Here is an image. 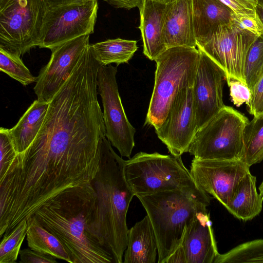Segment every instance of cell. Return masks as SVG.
Masks as SVG:
<instances>
[{"label":"cell","mask_w":263,"mask_h":263,"mask_svg":"<svg viewBox=\"0 0 263 263\" xmlns=\"http://www.w3.org/2000/svg\"><path fill=\"white\" fill-rule=\"evenodd\" d=\"M243 143L241 161L250 167L263 160V115L249 121L244 130Z\"/></svg>","instance_id":"cell-24"},{"label":"cell","mask_w":263,"mask_h":263,"mask_svg":"<svg viewBox=\"0 0 263 263\" xmlns=\"http://www.w3.org/2000/svg\"><path fill=\"white\" fill-rule=\"evenodd\" d=\"M147 213L158 244V263H165L181 245L196 215L207 209L211 196L198 187L137 197Z\"/></svg>","instance_id":"cell-3"},{"label":"cell","mask_w":263,"mask_h":263,"mask_svg":"<svg viewBox=\"0 0 263 263\" xmlns=\"http://www.w3.org/2000/svg\"><path fill=\"white\" fill-rule=\"evenodd\" d=\"M165 263H186L185 254L182 245L169 256Z\"/></svg>","instance_id":"cell-36"},{"label":"cell","mask_w":263,"mask_h":263,"mask_svg":"<svg viewBox=\"0 0 263 263\" xmlns=\"http://www.w3.org/2000/svg\"><path fill=\"white\" fill-rule=\"evenodd\" d=\"M181 245L186 263H214L219 252L207 209L196 215L186 229Z\"/></svg>","instance_id":"cell-15"},{"label":"cell","mask_w":263,"mask_h":263,"mask_svg":"<svg viewBox=\"0 0 263 263\" xmlns=\"http://www.w3.org/2000/svg\"><path fill=\"white\" fill-rule=\"evenodd\" d=\"M155 1H158V2H163V3H168L173 0H155Z\"/></svg>","instance_id":"cell-40"},{"label":"cell","mask_w":263,"mask_h":263,"mask_svg":"<svg viewBox=\"0 0 263 263\" xmlns=\"http://www.w3.org/2000/svg\"><path fill=\"white\" fill-rule=\"evenodd\" d=\"M232 18L242 28L257 36H263V23L257 14L255 16L237 15L232 12Z\"/></svg>","instance_id":"cell-32"},{"label":"cell","mask_w":263,"mask_h":263,"mask_svg":"<svg viewBox=\"0 0 263 263\" xmlns=\"http://www.w3.org/2000/svg\"><path fill=\"white\" fill-rule=\"evenodd\" d=\"M49 102L38 99L28 107L9 133L17 154L25 151L36 137L44 122Z\"/></svg>","instance_id":"cell-21"},{"label":"cell","mask_w":263,"mask_h":263,"mask_svg":"<svg viewBox=\"0 0 263 263\" xmlns=\"http://www.w3.org/2000/svg\"><path fill=\"white\" fill-rule=\"evenodd\" d=\"M46 0H0V47L19 56L41 43Z\"/></svg>","instance_id":"cell-7"},{"label":"cell","mask_w":263,"mask_h":263,"mask_svg":"<svg viewBox=\"0 0 263 263\" xmlns=\"http://www.w3.org/2000/svg\"><path fill=\"white\" fill-rule=\"evenodd\" d=\"M243 75L252 92L263 77V36H259L250 47L244 64Z\"/></svg>","instance_id":"cell-26"},{"label":"cell","mask_w":263,"mask_h":263,"mask_svg":"<svg viewBox=\"0 0 263 263\" xmlns=\"http://www.w3.org/2000/svg\"><path fill=\"white\" fill-rule=\"evenodd\" d=\"M27 220L26 240L30 249L71 263L68 253L56 236L39 223L34 216Z\"/></svg>","instance_id":"cell-22"},{"label":"cell","mask_w":263,"mask_h":263,"mask_svg":"<svg viewBox=\"0 0 263 263\" xmlns=\"http://www.w3.org/2000/svg\"><path fill=\"white\" fill-rule=\"evenodd\" d=\"M198 50L200 55L193 85L198 130L226 106L223 89L227 81L224 71L203 51Z\"/></svg>","instance_id":"cell-13"},{"label":"cell","mask_w":263,"mask_h":263,"mask_svg":"<svg viewBox=\"0 0 263 263\" xmlns=\"http://www.w3.org/2000/svg\"><path fill=\"white\" fill-rule=\"evenodd\" d=\"M49 7L54 8L72 4H77L91 0H46Z\"/></svg>","instance_id":"cell-37"},{"label":"cell","mask_w":263,"mask_h":263,"mask_svg":"<svg viewBox=\"0 0 263 263\" xmlns=\"http://www.w3.org/2000/svg\"><path fill=\"white\" fill-rule=\"evenodd\" d=\"M117 68L100 66L97 73L98 91L103 107L106 137L121 157L130 158L135 146V128L128 121L118 91Z\"/></svg>","instance_id":"cell-8"},{"label":"cell","mask_w":263,"mask_h":263,"mask_svg":"<svg viewBox=\"0 0 263 263\" xmlns=\"http://www.w3.org/2000/svg\"><path fill=\"white\" fill-rule=\"evenodd\" d=\"M230 87V96L233 104L240 106L243 103L248 106L252 98V92L249 87L244 82L231 79L227 82Z\"/></svg>","instance_id":"cell-30"},{"label":"cell","mask_w":263,"mask_h":263,"mask_svg":"<svg viewBox=\"0 0 263 263\" xmlns=\"http://www.w3.org/2000/svg\"><path fill=\"white\" fill-rule=\"evenodd\" d=\"M93 57L100 66L127 63L138 49L137 42L120 38L90 45Z\"/></svg>","instance_id":"cell-23"},{"label":"cell","mask_w":263,"mask_h":263,"mask_svg":"<svg viewBox=\"0 0 263 263\" xmlns=\"http://www.w3.org/2000/svg\"><path fill=\"white\" fill-rule=\"evenodd\" d=\"M21 263H57L55 257L45 254L31 249H24L20 250Z\"/></svg>","instance_id":"cell-33"},{"label":"cell","mask_w":263,"mask_h":263,"mask_svg":"<svg viewBox=\"0 0 263 263\" xmlns=\"http://www.w3.org/2000/svg\"><path fill=\"white\" fill-rule=\"evenodd\" d=\"M0 70L12 79L26 86L36 82L33 76L25 65L21 57L0 47Z\"/></svg>","instance_id":"cell-28"},{"label":"cell","mask_w":263,"mask_h":263,"mask_svg":"<svg viewBox=\"0 0 263 263\" xmlns=\"http://www.w3.org/2000/svg\"><path fill=\"white\" fill-rule=\"evenodd\" d=\"M167 4L155 0H143L139 8V28L143 41V53L151 61H155L167 49L163 35Z\"/></svg>","instance_id":"cell-17"},{"label":"cell","mask_w":263,"mask_h":263,"mask_svg":"<svg viewBox=\"0 0 263 263\" xmlns=\"http://www.w3.org/2000/svg\"><path fill=\"white\" fill-rule=\"evenodd\" d=\"M163 35L167 48L176 46L197 47L192 0H173L168 3Z\"/></svg>","instance_id":"cell-16"},{"label":"cell","mask_w":263,"mask_h":263,"mask_svg":"<svg viewBox=\"0 0 263 263\" xmlns=\"http://www.w3.org/2000/svg\"><path fill=\"white\" fill-rule=\"evenodd\" d=\"M263 262V239L241 243L218 255L214 263Z\"/></svg>","instance_id":"cell-25"},{"label":"cell","mask_w":263,"mask_h":263,"mask_svg":"<svg viewBox=\"0 0 263 263\" xmlns=\"http://www.w3.org/2000/svg\"><path fill=\"white\" fill-rule=\"evenodd\" d=\"M97 202L91 183L68 188L44 203L33 216L61 241L71 263L114 262L92 234L90 223Z\"/></svg>","instance_id":"cell-1"},{"label":"cell","mask_w":263,"mask_h":263,"mask_svg":"<svg viewBox=\"0 0 263 263\" xmlns=\"http://www.w3.org/2000/svg\"><path fill=\"white\" fill-rule=\"evenodd\" d=\"M197 131L193 86H189L177 96L165 121L155 132L171 154L181 156L188 152Z\"/></svg>","instance_id":"cell-14"},{"label":"cell","mask_w":263,"mask_h":263,"mask_svg":"<svg viewBox=\"0 0 263 263\" xmlns=\"http://www.w3.org/2000/svg\"><path fill=\"white\" fill-rule=\"evenodd\" d=\"M124 170L136 197L197 187L181 156L140 152L125 160Z\"/></svg>","instance_id":"cell-5"},{"label":"cell","mask_w":263,"mask_h":263,"mask_svg":"<svg viewBox=\"0 0 263 263\" xmlns=\"http://www.w3.org/2000/svg\"><path fill=\"white\" fill-rule=\"evenodd\" d=\"M256 13L258 14V16L260 18L261 21L263 23V4L259 2L257 8H256Z\"/></svg>","instance_id":"cell-38"},{"label":"cell","mask_w":263,"mask_h":263,"mask_svg":"<svg viewBox=\"0 0 263 263\" xmlns=\"http://www.w3.org/2000/svg\"><path fill=\"white\" fill-rule=\"evenodd\" d=\"M256 183V177L250 172L247 174L237 184L226 207L239 220H251L261 211L263 198L257 191Z\"/></svg>","instance_id":"cell-20"},{"label":"cell","mask_w":263,"mask_h":263,"mask_svg":"<svg viewBox=\"0 0 263 263\" xmlns=\"http://www.w3.org/2000/svg\"><path fill=\"white\" fill-rule=\"evenodd\" d=\"M259 2H260V3L263 4V0H259Z\"/></svg>","instance_id":"cell-41"},{"label":"cell","mask_w":263,"mask_h":263,"mask_svg":"<svg viewBox=\"0 0 263 263\" xmlns=\"http://www.w3.org/2000/svg\"><path fill=\"white\" fill-rule=\"evenodd\" d=\"M259 195L263 198V181L259 186Z\"/></svg>","instance_id":"cell-39"},{"label":"cell","mask_w":263,"mask_h":263,"mask_svg":"<svg viewBox=\"0 0 263 263\" xmlns=\"http://www.w3.org/2000/svg\"><path fill=\"white\" fill-rule=\"evenodd\" d=\"M248 107L249 112L254 117L263 115V77L254 87Z\"/></svg>","instance_id":"cell-34"},{"label":"cell","mask_w":263,"mask_h":263,"mask_svg":"<svg viewBox=\"0 0 263 263\" xmlns=\"http://www.w3.org/2000/svg\"><path fill=\"white\" fill-rule=\"evenodd\" d=\"M158 244L151 220L146 215L128 231L124 263H155Z\"/></svg>","instance_id":"cell-18"},{"label":"cell","mask_w":263,"mask_h":263,"mask_svg":"<svg viewBox=\"0 0 263 263\" xmlns=\"http://www.w3.org/2000/svg\"><path fill=\"white\" fill-rule=\"evenodd\" d=\"M98 9V0L49 7L39 47L51 50L66 42L92 33Z\"/></svg>","instance_id":"cell-10"},{"label":"cell","mask_w":263,"mask_h":263,"mask_svg":"<svg viewBox=\"0 0 263 263\" xmlns=\"http://www.w3.org/2000/svg\"><path fill=\"white\" fill-rule=\"evenodd\" d=\"M17 154L10 138L9 129L0 128V177L6 173Z\"/></svg>","instance_id":"cell-29"},{"label":"cell","mask_w":263,"mask_h":263,"mask_svg":"<svg viewBox=\"0 0 263 263\" xmlns=\"http://www.w3.org/2000/svg\"><path fill=\"white\" fill-rule=\"evenodd\" d=\"M237 15L255 16L259 0H219Z\"/></svg>","instance_id":"cell-31"},{"label":"cell","mask_w":263,"mask_h":263,"mask_svg":"<svg viewBox=\"0 0 263 263\" xmlns=\"http://www.w3.org/2000/svg\"><path fill=\"white\" fill-rule=\"evenodd\" d=\"M89 34L66 42L51 49L48 64L36 77L34 91L38 100L50 102L71 75L86 47Z\"/></svg>","instance_id":"cell-12"},{"label":"cell","mask_w":263,"mask_h":263,"mask_svg":"<svg viewBox=\"0 0 263 263\" xmlns=\"http://www.w3.org/2000/svg\"><path fill=\"white\" fill-rule=\"evenodd\" d=\"M250 167L241 160L194 158L190 171L197 186L226 208L236 186L250 172Z\"/></svg>","instance_id":"cell-11"},{"label":"cell","mask_w":263,"mask_h":263,"mask_svg":"<svg viewBox=\"0 0 263 263\" xmlns=\"http://www.w3.org/2000/svg\"><path fill=\"white\" fill-rule=\"evenodd\" d=\"M111 145L106 137L102 139L99 168L91 181L97 202L90 229L114 262L122 263L129 231L126 216L135 194L125 177V160Z\"/></svg>","instance_id":"cell-2"},{"label":"cell","mask_w":263,"mask_h":263,"mask_svg":"<svg viewBox=\"0 0 263 263\" xmlns=\"http://www.w3.org/2000/svg\"><path fill=\"white\" fill-rule=\"evenodd\" d=\"M249 122L245 115L226 105L197 131L188 152L200 159L241 160Z\"/></svg>","instance_id":"cell-6"},{"label":"cell","mask_w":263,"mask_h":263,"mask_svg":"<svg viewBox=\"0 0 263 263\" xmlns=\"http://www.w3.org/2000/svg\"><path fill=\"white\" fill-rule=\"evenodd\" d=\"M27 228V220L24 219L9 234L3 236L0 245V263L16 262Z\"/></svg>","instance_id":"cell-27"},{"label":"cell","mask_w":263,"mask_h":263,"mask_svg":"<svg viewBox=\"0 0 263 263\" xmlns=\"http://www.w3.org/2000/svg\"><path fill=\"white\" fill-rule=\"evenodd\" d=\"M194 34L197 46L221 25L228 23L232 11L219 0H192Z\"/></svg>","instance_id":"cell-19"},{"label":"cell","mask_w":263,"mask_h":263,"mask_svg":"<svg viewBox=\"0 0 263 263\" xmlns=\"http://www.w3.org/2000/svg\"><path fill=\"white\" fill-rule=\"evenodd\" d=\"M258 37L242 28L231 17L228 23L219 26L197 47L224 71L227 81L234 79L246 83L243 75L245 60Z\"/></svg>","instance_id":"cell-9"},{"label":"cell","mask_w":263,"mask_h":263,"mask_svg":"<svg viewBox=\"0 0 263 263\" xmlns=\"http://www.w3.org/2000/svg\"><path fill=\"white\" fill-rule=\"evenodd\" d=\"M112 6L118 8L130 9L135 7L140 8L143 0H104Z\"/></svg>","instance_id":"cell-35"},{"label":"cell","mask_w":263,"mask_h":263,"mask_svg":"<svg viewBox=\"0 0 263 263\" xmlns=\"http://www.w3.org/2000/svg\"><path fill=\"white\" fill-rule=\"evenodd\" d=\"M200 52L195 47L167 48L155 60V82L144 125L156 129L165 121L177 96L193 86Z\"/></svg>","instance_id":"cell-4"}]
</instances>
